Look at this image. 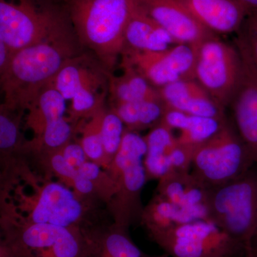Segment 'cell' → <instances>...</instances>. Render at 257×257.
<instances>
[{
	"instance_id": "6da1fadb",
	"label": "cell",
	"mask_w": 257,
	"mask_h": 257,
	"mask_svg": "<svg viewBox=\"0 0 257 257\" xmlns=\"http://www.w3.org/2000/svg\"><path fill=\"white\" fill-rule=\"evenodd\" d=\"M76 36L25 47L15 52L0 74L5 104L28 110L40 93L52 82L71 57L82 53Z\"/></svg>"
},
{
	"instance_id": "7a4b0ae2",
	"label": "cell",
	"mask_w": 257,
	"mask_h": 257,
	"mask_svg": "<svg viewBox=\"0 0 257 257\" xmlns=\"http://www.w3.org/2000/svg\"><path fill=\"white\" fill-rule=\"evenodd\" d=\"M62 1L81 46L112 72L125 50V30L138 0Z\"/></svg>"
},
{
	"instance_id": "3957f363",
	"label": "cell",
	"mask_w": 257,
	"mask_h": 257,
	"mask_svg": "<svg viewBox=\"0 0 257 257\" xmlns=\"http://www.w3.org/2000/svg\"><path fill=\"white\" fill-rule=\"evenodd\" d=\"M76 36L62 0H0V39L13 54Z\"/></svg>"
},
{
	"instance_id": "277c9868",
	"label": "cell",
	"mask_w": 257,
	"mask_h": 257,
	"mask_svg": "<svg viewBox=\"0 0 257 257\" xmlns=\"http://www.w3.org/2000/svg\"><path fill=\"white\" fill-rule=\"evenodd\" d=\"M207 220L246 250L257 232V165L227 183L207 189L204 202Z\"/></svg>"
},
{
	"instance_id": "5b68a950",
	"label": "cell",
	"mask_w": 257,
	"mask_h": 257,
	"mask_svg": "<svg viewBox=\"0 0 257 257\" xmlns=\"http://www.w3.org/2000/svg\"><path fill=\"white\" fill-rule=\"evenodd\" d=\"M109 73L92 52L69 58L52 80L66 100L72 101V119H89L104 108L109 94Z\"/></svg>"
},
{
	"instance_id": "8992f818",
	"label": "cell",
	"mask_w": 257,
	"mask_h": 257,
	"mask_svg": "<svg viewBox=\"0 0 257 257\" xmlns=\"http://www.w3.org/2000/svg\"><path fill=\"white\" fill-rule=\"evenodd\" d=\"M254 165L236 127L226 120L214 136L198 147L191 173L209 189L238 178Z\"/></svg>"
},
{
	"instance_id": "52a82bcc",
	"label": "cell",
	"mask_w": 257,
	"mask_h": 257,
	"mask_svg": "<svg viewBox=\"0 0 257 257\" xmlns=\"http://www.w3.org/2000/svg\"><path fill=\"white\" fill-rule=\"evenodd\" d=\"M92 251L80 230L42 223L23 224L1 244V257H91Z\"/></svg>"
},
{
	"instance_id": "ba28073f",
	"label": "cell",
	"mask_w": 257,
	"mask_h": 257,
	"mask_svg": "<svg viewBox=\"0 0 257 257\" xmlns=\"http://www.w3.org/2000/svg\"><path fill=\"white\" fill-rule=\"evenodd\" d=\"M153 239L172 257H237L246 254L241 243L206 219L176 224Z\"/></svg>"
},
{
	"instance_id": "9c48e42d",
	"label": "cell",
	"mask_w": 257,
	"mask_h": 257,
	"mask_svg": "<svg viewBox=\"0 0 257 257\" xmlns=\"http://www.w3.org/2000/svg\"><path fill=\"white\" fill-rule=\"evenodd\" d=\"M241 69L237 48L218 35L198 45L195 80L225 109L239 82Z\"/></svg>"
},
{
	"instance_id": "30bf717a",
	"label": "cell",
	"mask_w": 257,
	"mask_h": 257,
	"mask_svg": "<svg viewBox=\"0 0 257 257\" xmlns=\"http://www.w3.org/2000/svg\"><path fill=\"white\" fill-rule=\"evenodd\" d=\"M147 151L146 140L138 132L125 130L121 146L110 166L112 179L119 187L122 220L128 224L134 216L142 217L140 194L146 183L145 160Z\"/></svg>"
},
{
	"instance_id": "8fae6325",
	"label": "cell",
	"mask_w": 257,
	"mask_h": 257,
	"mask_svg": "<svg viewBox=\"0 0 257 257\" xmlns=\"http://www.w3.org/2000/svg\"><path fill=\"white\" fill-rule=\"evenodd\" d=\"M197 46L177 44L160 52L126 49L119 63L133 67L160 89L179 81L195 79Z\"/></svg>"
},
{
	"instance_id": "7c38bea8",
	"label": "cell",
	"mask_w": 257,
	"mask_h": 257,
	"mask_svg": "<svg viewBox=\"0 0 257 257\" xmlns=\"http://www.w3.org/2000/svg\"><path fill=\"white\" fill-rule=\"evenodd\" d=\"M234 43L241 57V69L229 106L240 138L257 165V67L243 40L236 36Z\"/></svg>"
},
{
	"instance_id": "4fadbf2b",
	"label": "cell",
	"mask_w": 257,
	"mask_h": 257,
	"mask_svg": "<svg viewBox=\"0 0 257 257\" xmlns=\"http://www.w3.org/2000/svg\"><path fill=\"white\" fill-rule=\"evenodd\" d=\"M80 196L57 182L40 189L30 209L26 224H50L78 229L84 213Z\"/></svg>"
},
{
	"instance_id": "5bb4252c",
	"label": "cell",
	"mask_w": 257,
	"mask_h": 257,
	"mask_svg": "<svg viewBox=\"0 0 257 257\" xmlns=\"http://www.w3.org/2000/svg\"><path fill=\"white\" fill-rule=\"evenodd\" d=\"M138 5L178 44L199 45L217 36L203 26L179 0H138Z\"/></svg>"
},
{
	"instance_id": "9a60e30c",
	"label": "cell",
	"mask_w": 257,
	"mask_h": 257,
	"mask_svg": "<svg viewBox=\"0 0 257 257\" xmlns=\"http://www.w3.org/2000/svg\"><path fill=\"white\" fill-rule=\"evenodd\" d=\"M203 26L216 35L236 33L248 12L237 0H179Z\"/></svg>"
},
{
	"instance_id": "2e32d148",
	"label": "cell",
	"mask_w": 257,
	"mask_h": 257,
	"mask_svg": "<svg viewBox=\"0 0 257 257\" xmlns=\"http://www.w3.org/2000/svg\"><path fill=\"white\" fill-rule=\"evenodd\" d=\"M166 105L187 114L225 119V109L195 80L179 81L160 88Z\"/></svg>"
},
{
	"instance_id": "e0dca14e",
	"label": "cell",
	"mask_w": 257,
	"mask_h": 257,
	"mask_svg": "<svg viewBox=\"0 0 257 257\" xmlns=\"http://www.w3.org/2000/svg\"><path fill=\"white\" fill-rule=\"evenodd\" d=\"M124 39L125 50L160 52L178 44L138 5L128 20Z\"/></svg>"
},
{
	"instance_id": "ac0fdd59",
	"label": "cell",
	"mask_w": 257,
	"mask_h": 257,
	"mask_svg": "<svg viewBox=\"0 0 257 257\" xmlns=\"http://www.w3.org/2000/svg\"><path fill=\"white\" fill-rule=\"evenodd\" d=\"M227 118L206 117L184 113L167 106L162 122L171 130H179V143L199 147L214 135L226 122Z\"/></svg>"
},
{
	"instance_id": "d6986e66",
	"label": "cell",
	"mask_w": 257,
	"mask_h": 257,
	"mask_svg": "<svg viewBox=\"0 0 257 257\" xmlns=\"http://www.w3.org/2000/svg\"><path fill=\"white\" fill-rule=\"evenodd\" d=\"M122 74L116 77L109 73V94L114 104L143 100L162 99L157 88L127 64L119 63Z\"/></svg>"
},
{
	"instance_id": "ffe728a7",
	"label": "cell",
	"mask_w": 257,
	"mask_h": 257,
	"mask_svg": "<svg viewBox=\"0 0 257 257\" xmlns=\"http://www.w3.org/2000/svg\"><path fill=\"white\" fill-rule=\"evenodd\" d=\"M173 130L161 122L145 137L147 151L145 165L147 179L162 178L171 171L170 157L177 143Z\"/></svg>"
},
{
	"instance_id": "44dd1931",
	"label": "cell",
	"mask_w": 257,
	"mask_h": 257,
	"mask_svg": "<svg viewBox=\"0 0 257 257\" xmlns=\"http://www.w3.org/2000/svg\"><path fill=\"white\" fill-rule=\"evenodd\" d=\"M66 100L51 82L28 108L27 124L40 138L49 124L64 117L67 112Z\"/></svg>"
},
{
	"instance_id": "7402d4cb",
	"label": "cell",
	"mask_w": 257,
	"mask_h": 257,
	"mask_svg": "<svg viewBox=\"0 0 257 257\" xmlns=\"http://www.w3.org/2000/svg\"><path fill=\"white\" fill-rule=\"evenodd\" d=\"M167 109L162 99L120 103L112 107L126 125V130L135 132L160 124Z\"/></svg>"
},
{
	"instance_id": "603a6c76",
	"label": "cell",
	"mask_w": 257,
	"mask_h": 257,
	"mask_svg": "<svg viewBox=\"0 0 257 257\" xmlns=\"http://www.w3.org/2000/svg\"><path fill=\"white\" fill-rule=\"evenodd\" d=\"M142 219L152 239L176 224L193 221L187 210L177 207L160 194L144 209Z\"/></svg>"
},
{
	"instance_id": "cb8c5ba5",
	"label": "cell",
	"mask_w": 257,
	"mask_h": 257,
	"mask_svg": "<svg viewBox=\"0 0 257 257\" xmlns=\"http://www.w3.org/2000/svg\"><path fill=\"white\" fill-rule=\"evenodd\" d=\"M126 226L120 224L107 233L97 242H94L93 254L96 257H145L138 246L125 231ZM91 256V257H92Z\"/></svg>"
},
{
	"instance_id": "d4e9b609",
	"label": "cell",
	"mask_w": 257,
	"mask_h": 257,
	"mask_svg": "<svg viewBox=\"0 0 257 257\" xmlns=\"http://www.w3.org/2000/svg\"><path fill=\"white\" fill-rule=\"evenodd\" d=\"M105 111V108H103L88 119L89 121L82 128V138L80 144L89 160L99 165L107 167L101 133Z\"/></svg>"
},
{
	"instance_id": "484cf974",
	"label": "cell",
	"mask_w": 257,
	"mask_h": 257,
	"mask_svg": "<svg viewBox=\"0 0 257 257\" xmlns=\"http://www.w3.org/2000/svg\"><path fill=\"white\" fill-rule=\"evenodd\" d=\"M125 130L124 122L114 109L106 110L101 133L107 167H110L119 151Z\"/></svg>"
},
{
	"instance_id": "4316f807",
	"label": "cell",
	"mask_w": 257,
	"mask_h": 257,
	"mask_svg": "<svg viewBox=\"0 0 257 257\" xmlns=\"http://www.w3.org/2000/svg\"><path fill=\"white\" fill-rule=\"evenodd\" d=\"M24 111L3 103L0 109V148L2 151L15 150L20 141V116Z\"/></svg>"
},
{
	"instance_id": "83f0119b",
	"label": "cell",
	"mask_w": 257,
	"mask_h": 257,
	"mask_svg": "<svg viewBox=\"0 0 257 257\" xmlns=\"http://www.w3.org/2000/svg\"><path fill=\"white\" fill-rule=\"evenodd\" d=\"M73 128L66 116L50 123L37 140L52 151L63 148L70 142Z\"/></svg>"
},
{
	"instance_id": "f1b7e54d",
	"label": "cell",
	"mask_w": 257,
	"mask_h": 257,
	"mask_svg": "<svg viewBox=\"0 0 257 257\" xmlns=\"http://www.w3.org/2000/svg\"><path fill=\"white\" fill-rule=\"evenodd\" d=\"M78 172L81 175L92 181L96 187V190L97 189L100 190L103 187L106 188V187H111L117 190V194L119 193V187L114 179L108 177L105 172L101 171L100 165L95 162L87 161L79 167Z\"/></svg>"
},
{
	"instance_id": "f546056e",
	"label": "cell",
	"mask_w": 257,
	"mask_h": 257,
	"mask_svg": "<svg viewBox=\"0 0 257 257\" xmlns=\"http://www.w3.org/2000/svg\"><path fill=\"white\" fill-rule=\"evenodd\" d=\"M198 147L183 145L177 142L170 157L171 171L189 172Z\"/></svg>"
},
{
	"instance_id": "4dcf8cb0",
	"label": "cell",
	"mask_w": 257,
	"mask_h": 257,
	"mask_svg": "<svg viewBox=\"0 0 257 257\" xmlns=\"http://www.w3.org/2000/svg\"><path fill=\"white\" fill-rule=\"evenodd\" d=\"M236 36L244 42L257 67V14L248 15Z\"/></svg>"
},
{
	"instance_id": "1f68e13d",
	"label": "cell",
	"mask_w": 257,
	"mask_h": 257,
	"mask_svg": "<svg viewBox=\"0 0 257 257\" xmlns=\"http://www.w3.org/2000/svg\"><path fill=\"white\" fill-rule=\"evenodd\" d=\"M62 149L52 151L53 155L51 157V167L59 177L64 179L68 183H72L73 179L78 175V170L67 163L62 155Z\"/></svg>"
},
{
	"instance_id": "d6a6232c",
	"label": "cell",
	"mask_w": 257,
	"mask_h": 257,
	"mask_svg": "<svg viewBox=\"0 0 257 257\" xmlns=\"http://www.w3.org/2000/svg\"><path fill=\"white\" fill-rule=\"evenodd\" d=\"M62 152L67 163L77 170L89 160L80 143L69 142L62 149Z\"/></svg>"
},
{
	"instance_id": "836d02e7",
	"label": "cell",
	"mask_w": 257,
	"mask_h": 257,
	"mask_svg": "<svg viewBox=\"0 0 257 257\" xmlns=\"http://www.w3.org/2000/svg\"><path fill=\"white\" fill-rule=\"evenodd\" d=\"M72 185L79 196L89 195L97 191L92 181L79 173L72 181Z\"/></svg>"
},
{
	"instance_id": "e575fe53",
	"label": "cell",
	"mask_w": 257,
	"mask_h": 257,
	"mask_svg": "<svg viewBox=\"0 0 257 257\" xmlns=\"http://www.w3.org/2000/svg\"><path fill=\"white\" fill-rule=\"evenodd\" d=\"M13 53L6 43L0 39V74L8 68Z\"/></svg>"
},
{
	"instance_id": "d590c367",
	"label": "cell",
	"mask_w": 257,
	"mask_h": 257,
	"mask_svg": "<svg viewBox=\"0 0 257 257\" xmlns=\"http://www.w3.org/2000/svg\"><path fill=\"white\" fill-rule=\"evenodd\" d=\"M247 10L248 15L257 14V0H237Z\"/></svg>"
},
{
	"instance_id": "8d00e7d4",
	"label": "cell",
	"mask_w": 257,
	"mask_h": 257,
	"mask_svg": "<svg viewBox=\"0 0 257 257\" xmlns=\"http://www.w3.org/2000/svg\"><path fill=\"white\" fill-rule=\"evenodd\" d=\"M246 257H257V248H251V251L246 255Z\"/></svg>"
},
{
	"instance_id": "74e56055",
	"label": "cell",
	"mask_w": 257,
	"mask_h": 257,
	"mask_svg": "<svg viewBox=\"0 0 257 257\" xmlns=\"http://www.w3.org/2000/svg\"><path fill=\"white\" fill-rule=\"evenodd\" d=\"M252 248H257V232L253 239Z\"/></svg>"
},
{
	"instance_id": "f35d334b",
	"label": "cell",
	"mask_w": 257,
	"mask_h": 257,
	"mask_svg": "<svg viewBox=\"0 0 257 257\" xmlns=\"http://www.w3.org/2000/svg\"><path fill=\"white\" fill-rule=\"evenodd\" d=\"M169 255L167 254V253H165V255H163V256H159V257H168Z\"/></svg>"
}]
</instances>
